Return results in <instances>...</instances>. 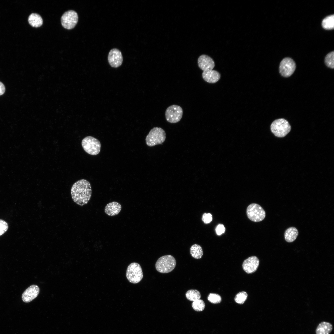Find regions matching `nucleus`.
I'll return each mask as SVG.
<instances>
[{"mask_svg": "<svg viewBox=\"0 0 334 334\" xmlns=\"http://www.w3.org/2000/svg\"><path fill=\"white\" fill-rule=\"evenodd\" d=\"M296 68V63L293 60L290 58H285L280 63L279 73L283 77H288L293 74Z\"/></svg>", "mask_w": 334, "mask_h": 334, "instance_id": "nucleus-9", "label": "nucleus"}, {"mask_svg": "<svg viewBox=\"0 0 334 334\" xmlns=\"http://www.w3.org/2000/svg\"><path fill=\"white\" fill-rule=\"evenodd\" d=\"M108 59L110 66L114 68L120 66L122 64L123 60L121 52L116 48L112 49L110 51Z\"/></svg>", "mask_w": 334, "mask_h": 334, "instance_id": "nucleus-11", "label": "nucleus"}, {"mask_svg": "<svg viewBox=\"0 0 334 334\" xmlns=\"http://www.w3.org/2000/svg\"><path fill=\"white\" fill-rule=\"evenodd\" d=\"M81 144L85 151L90 155H97L100 152L101 145L100 141L92 136L84 138L82 141Z\"/></svg>", "mask_w": 334, "mask_h": 334, "instance_id": "nucleus-5", "label": "nucleus"}, {"mask_svg": "<svg viewBox=\"0 0 334 334\" xmlns=\"http://www.w3.org/2000/svg\"><path fill=\"white\" fill-rule=\"evenodd\" d=\"M176 261L175 258L170 255L160 257L156 261L155 268L159 272L165 273L173 271L175 267Z\"/></svg>", "mask_w": 334, "mask_h": 334, "instance_id": "nucleus-2", "label": "nucleus"}, {"mask_svg": "<svg viewBox=\"0 0 334 334\" xmlns=\"http://www.w3.org/2000/svg\"><path fill=\"white\" fill-rule=\"evenodd\" d=\"M122 209V206L119 203L113 201L108 203L105 206L104 211L108 215L113 216L118 215Z\"/></svg>", "mask_w": 334, "mask_h": 334, "instance_id": "nucleus-16", "label": "nucleus"}, {"mask_svg": "<svg viewBox=\"0 0 334 334\" xmlns=\"http://www.w3.org/2000/svg\"><path fill=\"white\" fill-rule=\"evenodd\" d=\"M246 212L248 218L254 222L261 221L264 219L266 216L264 210L257 203H253L249 205L247 208Z\"/></svg>", "mask_w": 334, "mask_h": 334, "instance_id": "nucleus-7", "label": "nucleus"}, {"mask_svg": "<svg viewBox=\"0 0 334 334\" xmlns=\"http://www.w3.org/2000/svg\"><path fill=\"white\" fill-rule=\"evenodd\" d=\"M78 14L75 11L69 10L66 12L62 16L61 18V24L65 28L71 29L76 25L78 22Z\"/></svg>", "mask_w": 334, "mask_h": 334, "instance_id": "nucleus-10", "label": "nucleus"}, {"mask_svg": "<svg viewBox=\"0 0 334 334\" xmlns=\"http://www.w3.org/2000/svg\"><path fill=\"white\" fill-rule=\"evenodd\" d=\"M92 190L90 183L82 179L76 182L71 189V195L73 201L80 206L87 204L92 195Z\"/></svg>", "mask_w": 334, "mask_h": 334, "instance_id": "nucleus-1", "label": "nucleus"}, {"mask_svg": "<svg viewBox=\"0 0 334 334\" xmlns=\"http://www.w3.org/2000/svg\"><path fill=\"white\" fill-rule=\"evenodd\" d=\"M193 309L197 311H201L203 310L205 307V304L202 299H199L193 301L192 303Z\"/></svg>", "mask_w": 334, "mask_h": 334, "instance_id": "nucleus-23", "label": "nucleus"}, {"mask_svg": "<svg viewBox=\"0 0 334 334\" xmlns=\"http://www.w3.org/2000/svg\"><path fill=\"white\" fill-rule=\"evenodd\" d=\"M259 263V260L256 256H251L243 261L242 265V268L246 273H252L257 270Z\"/></svg>", "mask_w": 334, "mask_h": 334, "instance_id": "nucleus-12", "label": "nucleus"}, {"mask_svg": "<svg viewBox=\"0 0 334 334\" xmlns=\"http://www.w3.org/2000/svg\"><path fill=\"white\" fill-rule=\"evenodd\" d=\"M190 252L191 256L197 259L201 258L203 254L201 247L197 244H194L191 246L190 249Z\"/></svg>", "mask_w": 334, "mask_h": 334, "instance_id": "nucleus-20", "label": "nucleus"}, {"mask_svg": "<svg viewBox=\"0 0 334 334\" xmlns=\"http://www.w3.org/2000/svg\"><path fill=\"white\" fill-rule=\"evenodd\" d=\"M322 26L326 30H332L334 28V15H331L324 18L322 21Z\"/></svg>", "mask_w": 334, "mask_h": 334, "instance_id": "nucleus-21", "label": "nucleus"}, {"mask_svg": "<svg viewBox=\"0 0 334 334\" xmlns=\"http://www.w3.org/2000/svg\"><path fill=\"white\" fill-rule=\"evenodd\" d=\"M225 228L223 225L219 224L216 226V231L217 235H220L225 232Z\"/></svg>", "mask_w": 334, "mask_h": 334, "instance_id": "nucleus-29", "label": "nucleus"}, {"mask_svg": "<svg viewBox=\"0 0 334 334\" xmlns=\"http://www.w3.org/2000/svg\"><path fill=\"white\" fill-rule=\"evenodd\" d=\"M166 139L165 131L161 127H154L152 129L147 135L146 139V144L149 147L162 144Z\"/></svg>", "mask_w": 334, "mask_h": 334, "instance_id": "nucleus-3", "label": "nucleus"}, {"mask_svg": "<svg viewBox=\"0 0 334 334\" xmlns=\"http://www.w3.org/2000/svg\"><path fill=\"white\" fill-rule=\"evenodd\" d=\"M183 110L180 106L173 105L168 107L165 112L166 120L171 123H176L181 119L183 115Z\"/></svg>", "mask_w": 334, "mask_h": 334, "instance_id": "nucleus-8", "label": "nucleus"}, {"mask_svg": "<svg viewBox=\"0 0 334 334\" xmlns=\"http://www.w3.org/2000/svg\"><path fill=\"white\" fill-rule=\"evenodd\" d=\"M39 292L40 289L38 286L32 285L23 292L22 295V299L25 302H30L37 297Z\"/></svg>", "mask_w": 334, "mask_h": 334, "instance_id": "nucleus-13", "label": "nucleus"}, {"mask_svg": "<svg viewBox=\"0 0 334 334\" xmlns=\"http://www.w3.org/2000/svg\"><path fill=\"white\" fill-rule=\"evenodd\" d=\"M334 51L329 53L326 56L325 58V63L328 67L332 69L334 68Z\"/></svg>", "mask_w": 334, "mask_h": 334, "instance_id": "nucleus-24", "label": "nucleus"}, {"mask_svg": "<svg viewBox=\"0 0 334 334\" xmlns=\"http://www.w3.org/2000/svg\"><path fill=\"white\" fill-rule=\"evenodd\" d=\"M5 91V88L4 85L0 81V96L3 95Z\"/></svg>", "mask_w": 334, "mask_h": 334, "instance_id": "nucleus-30", "label": "nucleus"}, {"mask_svg": "<svg viewBox=\"0 0 334 334\" xmlns=\"http://www.w3.org/2000/svg\"><path fill=\"white\" fill-rule=\"evenodd\" d=\"M185 295L188 300L193 302L200 299L201 297L200 292L196 289H191L188 290Z\"/></svg>", "mask_w": 334, "mask_h": 334, "instance_id": "nucleus-22", "label": "nucleus"}, {"mask_svg": "<svg viewBox=\"0 0 334 334\" xmlns=\"http://www.w3.org/2000/svg\"><path fill=\"white\" fill-rule=\"evenodd\" d=\"M270 128L272 132L276 136L283 137L290 131L291 126L286 120L279 118L275 120L272 123Z\"/></svg>", "mask_w": 334, "mask_h": 334, "instance_id": "nucleus-4", "label": "nucleus"}, {"mask_svg": "<svg viewBox=\"0 0 334 334\" xmlns=\"http://www.w3.org/2000/svg\"><path fill=\"white\" fill-rule=\"evenodd\" d=\"M202 77L205 81L210 83H215L220 79L221 75L217 71L212 70L203 71Z\"/></svg>", "mask_w": 334, "mask_h": 334, "instance_id": "nucleus-15", "label": "nucleus"}, {"mask_svg": "<svg viewBox=\"0 0 334 334\" xmlns=\"http://www.w3.org/2000/svg\"><path fill=\"white\" fill-rule=\"evenodd\" d=\"M212 216L210 213H204L203 215L202 220L205 224L210 223L212 220Z\"/></svg>", "mask_w": 334, "mask_h": 334, "instance_id": "nucleus-28", "label": "nucleus"}, {"mask_svg": "<svg viewBox=\"0 0 334 334\" xmlns=\"http://www.w3.org/2000/svg\"><path fill=\"white\" fill-rule=\"evenodd\" d=\"M28 22L32 27L37 28L41 26L43 24V20L39 14L33 13L30 15L28 18Z\"/></svg>", "mask_w": 334, "mask_h": 334, "instance_id": "nucleus-19", "label": "nucleus"}, {"mask_svg": "<svg viewBox=\"0 0 334 334\" xmlns=\"http://www.w3.org/2000/svg\"><path fill=\"white\" fill-rule=\"evenodd\" d=\"M208 300L213 304H218L220 303L222 300L221 296L215 293H210L208 297Z\"/></svg>", "mask_w": 334, "mask_h": 334, "instance_id": "nucleus-26", "label": "nucleus"}, {"mask_svg": "<svg viewBox=\"0 0 334 334\" xmlns=\"http://www.w3.org/2000/svg\"><path fill=\"white\" fill-rule=\"evenodd\" d=\"M8 226L5 221L0 219V236L4 234L7 230Z\"/></svg>", "mask_w": 334, "mask_h": 334, "instance_id": "nucleus-27", "label": "nucleus"}, {"mask_svg": "<svg viewBox=\"0 0 334 334\" xmlns=\"http://www.w3.org/2000/svg\"><path fill=\"white\" fill-rule=\"evenodd\" d=\"M247 296V294L246 292H241L236 294L234 298V300L236 303L242 304L246 300Z\"/></svg>", "mask_w": 334, "mask_h": 334, "instance_id": "nucleus-25", "label": "nucleus"}, {"mask_svg": "<svg viewBox=\"0 0 334 334\" xmlns=\"http://www.w3.org/2000/svg\"><path fill=\"white\" fill-rule=\"evenodd\" d=\"M126 276L131 283L136 284L139 282L143 277L142 270L139 264L135 262L130 264L126 270Z\"/></svg>", "mask_w": 334, "mask_h": 334, "instance_id": "nucleus-6", "label": "nucleus"}, {"mask_svg": "<svg viewBox=\"0 0 334 334\" xmlns=\"http://www.w3.org/2000/svg\"><path fill=\"white\" fill-rule=\"evenodd\" d=\"M198 63L199 67L203 71L213 70L215 65L214 62L212 58L204 54L199 57Z\"/></svg>", "mask_w": 334, "mask_h": 334, "instance_id": "nucleus-14", "label": "nucleus"}, {"mask_svg": "<svg viewBox=\"0 0 334 334\" xmlns=\"http://www.w3.org/2000/svg\"><path fill=\"white\" fill-rule=\"evenodd\" d=\"M333 328L332 325L330 323L323 321L318 325L316 330V334H329Z\"/></svg>", "mask_w": 334, "mask_h": 334, "instance_id": "nucleus-17", "label": "nucleus"}, {"mask_svg": "<svg viewBox=\"0 0 334 334\" xmlns=\"http://www.w3.org/2000/svg\"><path fill=\"white\" fill-rule=\"evenodd\" d=\"M298 234V232L296 228L294 227H289L285 232V239L287 242H292L296 239Z\"/></svg>", "mask_w": 334, "mask_h": 334, "instance_id": "nucleus-18", "label": "nucleus"}]
</instances>
